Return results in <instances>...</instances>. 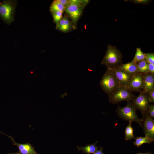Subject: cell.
Instances as JSON below:
<instances>
[{
    "mask_svg": "<svg viewBox=\"0 0 154 154\" xmlns=\"http://www.w3.org/2000/svg\"><path fill=\"white\" fill-rule=\"evenodd\" d=\"M122 57L121 52L116 47L109 44L101 64L105 65L108 70L116 68L122 64Z\"/></svg>",
    "mask_w": 154,
    "mask_h": 154,
    "instance_id": "6da1fadb",
    "label": "cell"
},
{
    "mask_svg": "<svg viewBox=\"0 0 154 154\" xmlns=\"http://www.w3.org/2000/svg\"><path fill=\"white\" fill-rule=\"evenodd\" d=\"M127 105L121 107L118 106L116 112L119 117L123 119L129 121H134L143 127V121L139 117L136 113V109L131 102L128 101Z\"/></svg>",
    "mask_w": 154,
    "mask_h": 154,
    "instance_id": "7a4b0ae2",
    "label": "cell"
},
{
    "mask_svg": "<svg viewBox=\"0 0 154 154\" xmlns=\"http://www.w3.org/2000/svg\"><path fill=\"white\" fill-rule=\"evenodd\" d=\"M17 2L12 0L0 2V18L6 24H10L14 20Z\"/></svg>",
    "mask_w": 154,
    "mask_h": 154,
    "instance_id": "3957f363",
    "label": "cell"
},
{
    "mask_svg": "<svg viewBox=\"0 0 154 154\" xmlns=\"http://www.w3.org/2000/svg\"><path fill=\"white\" fill-rule=\"evenodd\" d=\"M100 85L102 89L109 96L121 86L112 71L108 69L103 75Z\"/></svg>",
    "mask_w": 154,
    "mask_h": 154,
    "instance_id": "277c9868",
    "label": "cell"
},
{
    "mask_svg": "<svg viewBox=\"0 0 154 154\" xmlns=\"http://www.w3.org/2000/svg\"><path fill=\"white\" fill-rule=\"evenodd\" d=\"M88 1L69 0L66 7L65 11L68 14L75 25L82 13L85 6Z\"/></svg>",
    "mask_w": 154,
    "mask_h": 154,
    "instance_id": "5b68a950",
    "label": "cell"
},
{
    "mask_svg": "<svg viewBox=\"0 0 154 154\" xmlns=\"http://www.w3.org/2000/svg\"><path fill=\"white\" fill-rule=\"evenodd\" d=\"M109 101L113 104L122 101H130L135 96L127 87L120 86L109 96Z\"/></svg>",
    "mask_w": 154,
    "mask_h": 154,
    "instance_id": "8992f818",
    "label": "cell"
},
{
    "mask_svg": "<svg viewBox=\"0 0 154 154\" xmlns=\"http://www.w3.org/2000/svg\"><path fill=\"white\" fill-rule=\"evenodd\" d=\"M131 100V103L136 109L141 112L142 119L143 121L148 114V109L151 103L147 93L142 91L138 96Z\"/></svg>",
    "mask_w": 154,
    "mask_h": 154,
    "instance_id": "52a82bcc",
    "label": "cell"
},
{
    "mask_svg": "<svg viewBox=\"0 0 154 154\" xmlns=\"http://www.w3.org/2000/svg\"><path fill=\"white\" fill-rule=\"evenodd\" d=\"M144 75L139 72L133 75L128 84V88L132 92H142L143 90Z\"/></svg>",
    "mask_w": 154,
    "mask_h": 154,
    "instance_id": "ba28073f",
    "label": "cell"
},
{
    "mask_svg": "<svg viewBox=\"0 0 154 154\" xmlns=\"http://www.w3.org/2000/svg\"><path fill=\"white\" fill-rule=\"evenodd\" d=\"M0 133L7 136L11 140L12 144L17 147L19 152L21 154H39L37 153L32 145L29 143L20 144L17 143L13 138L0 131Z\"/></svg>",
    "mask_w": 154,
    "mask_h": 154,
    "instance_id": "9c48e42d",
    "label": "cell"
},
{
    "mask_svg": "<svg viewBox=\"0 0 154 154\" xmlns=\"http://www.w3.org/2000/svg\"><path fill=\"white\" fill-rule=\"evenodd\" d=\"M110 70L118 81L120 85L127 87L133 75L121 69L115 68Z\"/></svg>",
    "mask_w": 154,
    "mask_h": 154,
    "instance_id": "30bf717a",
    "label": "cell"
},
{
    "mask_svg": "<svg viewBox=\"0 0 154 154\" xmlns=\"http://www.w3.org/2000/svg\"><path fill=\"white\" fill-rule=\"evenodd\" d=\"M143 127L145 136L154 140V120L148 114L143 120Z\"/></svg>",
    "mask_w": 154,
    "mask_h": 154,
    "instance_id": "8fae6325",
    "label": "cell"
},
{
    "mask_svg": "<svg viewBox=\"0 0 154 154\" xmlns=\"http://www.w3.org/2000/svg\"><path fill=\"white\" fill-rule=\"evenodd\" d=\"M143 90L147 92L154 89V75L150 73L144 74L143 80Z\"/></svg>",
    "mask_w": 154,
    "mask_h": 154,
    "instance_id": "7c38bea8",
    "label": "cell"
},
{
    "mask_svg": "<svg viewBox=\"0 0 154 154\" xmlns=\"http://www.w3.org/2000/svg\"><path fill=\"white\" fill-rule=\"evenodd\" d=\"M116 68L124 70L132 75L139 72L136 64L131 62L122 64Z\"/></svg>",
    "mask_w": 154,
    "mask_h": 154,
    "instance_id": "4fadbf2b",
    "label": "cell"
},
{
    "mask_svg": "<svg viewBox=\"0 0 154 154\" xmlns=\"http://www.w3.org/2000/svg\"><path fill=\"white\" fill-rule=\"evenodd\" d=\"M71 23L68 17L65 16L61 19L56 24V28L63 32L69 31L71 29Z\"/></svg>",
    "mask_w": 154,
    "mask_h": 154,
    "instance_id": "5bb4252c",
    "label": "cell"
},
{
    "mask_svg": "<svg viewBox=\"0 0 154 154\" xmlns=\"http://www.w3.org/2000/svg\"><path fill=\"white\" fill-rule=\"evenodd\" d=\"M98 141H96L94 143L88 144L84 147L78 146L77 148L79 151H82L83 153L86 154H94L98 149V147L96 145Z\"/></svg>",
    "mask_w": 154,
    "mask_h": 154,
    "instance_id": "9a60e30c",
    "label": "cell"
},
{
    "mask_svg": "<svg viewBox=\"0 0 154 154\" xmlns=\"http://www.w3.org/2000/svg\"><path fill=\"white\" fill-rule=\"evenodd\" d=\"M129 122L125 131V139L127 141L135 139L133 133V129L132 126V122L129 121Z\"/></svg>",
    "mask_w": 154,
    "mask_h": 154,
    "instance_id": "2e32d148",
    "label": "cell"
},
{
    "mask_svg": "<svg viewBox=\"0 0 154 154\" xmlns=\"http://www.w3.org/2000/svg\"><path fill=\"white\" fill-rule=\"evenodd\" d=\"M144 60H145L144 53L142 52L139 47L137 48L135 56L131 62L136 64Z\"/></svg>",
    "mask_w": 154,
    "mask_h": 154,
    "instance_id": "e0dca14e",
    "label": "cell"
},
{
    "mask_svg": "<svg viewBox=\"0 0 154 154\" xmlns=\"http://www.w3.org/2000/svg\"><path fill=\"white\" fill-rule=\"evenodd\" d=\"M138 72L144 74L149 73L148 63L145 60H143L136 64Z\"/></svg>",
    "mask_w": 154,
    "mask_h": 154,
    "instance_id": "ac0fdd59",
    "label": "cell"
},
{
    "mask_svg": "<svg viewBox=\"0 0 154 154\" xmlns=\"http://www.w3.org/2000/svg\"><path fill=\"white\" fill-rule=\"evenodd\" d=\"M135 139V140L133 142V144L137 147H140L143 144L150 143L153 142L150 139L146 136L145 137L141 136L137 137Z\"/></svg>",
    "mask_w": 154,
    "mask_h": 154,
    "instance_id": "d6986e66",
    "label": "cell"
},
{
    "mask_svg": "<svg viewBox=\"0 0 154 154\" xmlns=\"http://www.w3.org/2000/svg\"><path fill=\"white\" fill-rule=\"evenodd\" d=\"M66 7L58 2L56 0L54 1L50 7L51 12L54 11H59L63 13L65 11Z\"/></svg>",
    "mask_w": 154,
    "mask_h": 154,
    "instance_id": "ffe728a7",
    "label": "cell"
},
{
    "mask_svg": "<svg viewBox=\"0 0 154 154\" xmlns=\"http://www.w3.org/2000/svg\"><path fill=\"white\" fill-rule=\"evenodd\" d=\"M54 21L57 24L62 18V12L59 11H51Z\"/></svg>",
    "mask_w": 154,
    "mask_h": 154,
    "instance_id": "44dd1931",
    "label": "cell"
},
{
    "mask_svg": "<svg viewBox=\"0 0 154 154\" xmlns=\"http://www.w3.org/2000/svg\"><path fill=\"white\" fill-rule=\"evenodd\" d=\"M145 59L148 63L154 64V54L153 53H144Z\"/></svg>",
    "mask_w": 154,
    "mask_h": 154,
    "instance_id": "7402d4cb",
    "label": "cell"
},
{
    "mask_svg": "<svg viewBox=\"0 0 154 154\" xmlns=\"http://www.w3.org/2000/svg\"><path fill=\"white\" fill-rule=\"evenodd\" d=\"M148 114L151 118H154V105L150 104L148 109Z\"/></svg>",
    "mask_w": 154,
    "mask_h": 154,
    "instance_id": "603a6c76",
    "label": "cell"
},
{
    "mask_svg": "<svg viewBox=\"0 0 154 154\" xmlns=\"http://www.w3.org/2000/svg\"><path fill=\"white\" fill-rule=\"evenodd\" d=\"M149 96L151 103L154 102V89L147 92Z\"/></svg>",
    "mask_w": 154,
    "mask_h": 154,
    "instance_id": "cb8c5ba5",
    "label": "cell"
},
{
    "mask_svg": "<svg viewBox=\"0 0 154 154\" xmlns=\"http://www.w3.org/2000/svg\"><path fill=\"white\" fill-rule=\"evenodd\" d=\"M131 1L134 3L142 4H148L150 1L148 0H134Z\"/></svg>",
    "mask_w": 154,
    "mask_h": 154,
    "instance_id": "d4e9b609",
    "label": "cell"
},
{
    "mask_svg": "<svg viewBox=\"0 0 154 154\" xmlns=\"http://www.w3.org/2000/svg\"><path fill=\"white\" fill-rule=\"evenodd\" d=\"M148 68L149 73L154 74V64L148 63Z\"/></svg>",
    "mask_w": 154,
    "mask_h": 154,
    "instance_id": "484cf974",
    "label": "cell"
},
{
    "mask_svg": "<svg viewBox=\"0 0 154 154\" xmlns=\"http://www.w3.org/2000/svg\"><path fill=\"white\" fill-rule=\"evenodd\" d=\"M59 3L65 6L66 7L68 4L69 0H56Z\"/></svg>",
    "mask_w": 154,
    "mask_h": 154,
    "instance_id": "4316f807",
    "label": "cell"
},
{
    "mask_svg": "<svg viewBox=\"0 0 154 154\" xmlns=\"http://www.w3.org/2000/svg\"><path fill=\"white\" fill-rule=\"evenodd\" d=\"M103 148L100 146L99 149H98L94 154H104L103 152Z\"/></svg>",
    "mask_w": 154,
    "mask_h": 154,
    "instance_id": "83f0119b",
    "label": "cell"
},
{
    "mask_svg": "<svg viewBox=\"0 0 154 154\" xmlns=\"http://www.w3.org/2000/svg\"><path fill=\"white\" fill-rule=\"evenodd\" d=\"M136 154H152V153L151 152H147L145 153H139Z\"/></svg>",
    "mask_w": 154,
    "mask_h": 154,
    "instance_id": "f1b7e54d",
    "label": "cell"
},
{
    "mask_svg": "<svg viewBox=\"0 0 154 154\" xmlns=\"http://www.w3.org/2000/svg\"><path fill=\"white\" fill-rule=\"evenodd\" d=\"M6 154H21L19 153V152H14V153H8Z\"/></svg>",
    "mask_w": 154,
    "mask_h": 154,
    "instance_id": "f546056e",
    "label": "cell"
}]
</instances>
